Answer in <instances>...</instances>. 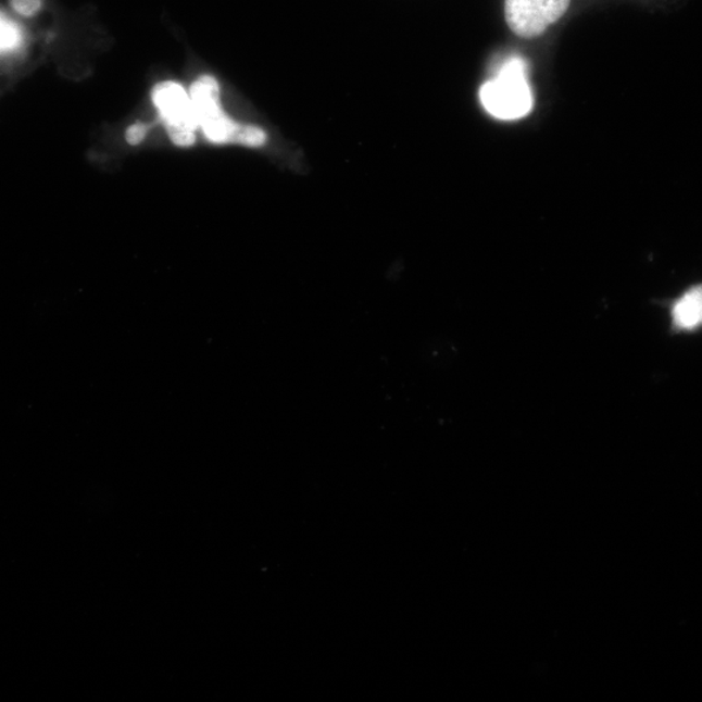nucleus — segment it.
<instances>
[{
	"instance_id": "1",
	"label": "nucleus",
	"mask_w": 702,
	"mask_h": 702,
	"mask_svg": "<svg viewBox=\"0 0 702 702\" xmlns=\"http://www.w3.org/2000/svg\"><path fill=\"white\" fill-rule=\"evenodd\" d=\"M191 102L200 128L208 140L214 143H240L260 148L266 142V134L253 125H240L231 121L218 101V85L214 77L202 76L191 85Z\"/></svg>"
},
{
	"instance_id": "2",
	"label": "nucleus",
	"mask_w": 702,
	"mask_h": 702,
	"mask_svg": "<svg viewBox=\"0 0 702 702\" xmlns=\"http://www.w3.org/2000/svg\"><path fill=\"white\" fill-rule=\"evenodd\" d=\"M480 101L488 114L501 121L525 117L532 110L534 98L527 82V63L521 57L509 58L496 76L480 88Z\"/></svg>"
},
{
	"instance_id": "3",
	"label": "nucleus",
	"mask_w": 702,
	"mask_h": 702,
	"mask_svg": "<svg viewBox=\"0 0 702 702\" xmlns=\"http://www.w3.org/2000/svg\"><path fill=\"white\" fill-rule=\"evenodd\" d=\"M152 102L167 129L172 142L191 146L196 142L198 124L195 105L181 85L172 82L158 84L152 90Z\"/></svg>"
},
{
	"instance_id": "4",
	"label": "nucleus",
	"mask_w": 702,
	"mask_h": 702,
	"mask_svg": "<svg viewBox=\"0 0 702 702\" xmlns=\"http://www.w3.org/2000/svg\"><path fill=\"white\" fill-rule=\"evenodd\" d=\"M572 0H505L509 28L522 38L540 37L565 15Z\"/></svg>"
},
{
	"instance_id": "5",
	"label": "nucleus",
	"mask_w": 702,
	"mask_h": 702,
	"mask_svg": "<svg viewBox=\"0 0 702 702\" xmlns=\"http://www.w3.org/2000/svg\"><path fill=\"white\" fill-rule=\"evenodd\" d=\"M672 330L692 333L702 327V284L687 289L670 308Z\"/></svg>"
},
{
	"instance_id": "6",
	"label": "nucleus",
	"mask_w": 702,
	"mask_h": 702,
	"mask_svg": "<svg viewBox=\"0 0 702 702\" xmlns=\"http://www.w3.org/2000/svg\"><path fill=\"white\" fill-rule=\"evenodd\" d=\"M20 42H22V32L18 26L2 15L0 18V48H2L3 54L16 50Z\"/></svg>"
},
{
	"instance_id": "7",
	"label": "nucleus",
	"mask_w": 702,
	"mask_h": 702,
	"mask_svg": "<svg viewBox=\"0 0 702 702\" xmlns=\"http://www.w3.org/2000/svg\"><path fill=\"white\" fill-rule=\"evenodd\" d=\"M11 4L23 16L36 15L41 9V0H11Z\"/></svg>"
},
{
	"instance_id": "8",
	"label": "nucleus",
	"mask_w": 702,
	"mask_h": 702,
	"mask_svg": "<svg viewBox=\"0 0 702 702\" xmlns=\"http://www.w3.org/2000/svg\"><path fill=\"white\" fill-rule=\"evenodd\" d=\"M148 130H149V125H146L143 123H137L135 125H131V127L127 130L128 143L129 145L141 143L146 135H148Z\"/></svg>"
}]
</instances>
